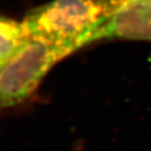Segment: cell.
<instances>
[{"instance_id":"7a4b0ae2","label":"cell","mask_w":151,"mask_h":151,"mask_svg":"<svg viewBox=\"0 0 151 151\" xmlns=\"http://www.w3.org/2000/svg\"><path fill=\"white\" fill-rule=\"evenodd\" d=\"M73 52L69 45L28 37L0 66V106H14L24 101L52 66Z\"/></svg>"},{"instance_id":"277c9868","label":"cell","mask_w":151,"mask_h":151,"mask_svg":"<svg viewBox=\"0 0 151 151\" xmlns=\"http://www.w3.org/2000/svg\"><path fill=\"white\" fill-rule=\"evenodd\" d=\"M22 21L0 16V66L27 39Z\"/></svg>"},{"instance_id":"6da1fadb","label":"cell","mask_w":151,"mask_h":151,"mask_svg":"<svg viewBox=\"0 0 151 151\" xmlns=\"http://www.w3.org/2000/svg\"><path fill=\"white\" fill-rule=\"evenodd\" d=\"M123 0H52L31 9L22 20L27 37L80 50L81 41Z\"/></svg>"},{"instance_id":"3957f363","label":"cell","mask_w":151,"mask_h":151,"mask_svg":"<svg viewBox=\"0 0 151 151\" xmlns=\"http://www.w3.org/2000/svg\"><path fill=\"white\" fill-rule=\"evenodd\" d=\"M105 39L151 41V0H123L103 22L81 41V45Z\"/></svg>"}]
</instances>
